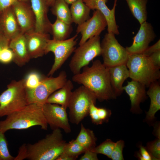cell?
Listing matches in <instances>:
<instances>
[{
    "label": "cell",
    "mask_w": 160,
    "mask_h": 160,
    "mask_svg": "<svg viewBox=\"0 0 160 160\" xmlns=\"http://www.w3.org/2000/svg\"><path fill=\"white\" fill-rule=\"evenodd\" d=\"M83 68L81 72L74 75L73 81L90 90L99 101L116 98L117 96L111 84L108 68L97 60L92 62L91 66Z\"/></svg>",
    "instance_id": "6da1fadb"
},
{
    "label": "cell",
    "mask_w": 160,
    "mask_h": 160,
    "mask_svg": "<svg viewBox=\"0 0 160 160\" xmlns=\"http://www.w3.org/2000/svg\"><path fill=\"white\" fill-rule=\"evenodd\" d=\"M66 143L60 129H55L34 143L22 145L15 160H56L63 152Z\"/></svg>",
    "instance_id": "7a4b0ae2"
},
{
    "label": "cell",
    "mask_w": 160,
    "mask_h": 160,
    "mask_svg": "<svg viewBox=\"0 0 160 160\" xmlns=\"http://www.w3.org/2000/svg\"><path fill=\"white\" fill-rule=\"evenodd\" d=\"M43 105L37 103L28 104L23 108L7 116L0 121V129L5 133L10 129H27L34 126H40L46 130L48 124L44 117Z\"/></svg>",
    "instance_id": "3957f363"
},
{
    "label": "cell",
    "mask_w": 160,
    "mask_h": 160,
    "mask_svg": "<svg viewBox=\"0 0 160 160\" xmlns=\"http://www.w3.org/2000/svg\"><path fill=\"white\" fill-rule=\"evenodd\" d=\"M132 80L148 87L160 77L159 69L155 66L148 57L142 54H129L126 64Z\"/></svg>",
    "instance_id": "277c9868"
},
{
    "label": "cell",
    "mask_w": 160,
    "mask_h": 160,
    "mask_svg": "<svg viewBox=\"0 0 160 160\" xmlns=\"http://www.w3.org/2000/svg\"><path fill=\"white\" fill-rule=\"evenodd\" d=\"M28 104L24 79L12 81L0 95V117L20 110Z\"/></svg>",
    "instance_id": "5b68a950"
},
{
    "label": "cell",
    "mask_w": 160,
    "mask_h": 160,
    "mask_svg": "<svg viewBox=\"0 0 160 160\" xmlns=\"http://www.w3.org/2000/svg\"><path fill=\"white\" fill-rule=\"evenodd\" d=\"M97 100L90 90L82 85L72 92L68 107L70 121L76 124L89 114L90 106Z\"/></svg>",
    "instance_id": "8992f818"
},
{
    "label": "cell",
    "mask_w": 160,
    "mask_h": 160,
    "mask_svg": "<svg viewBox=\"0 0 160 160\" xmlns=\"http://www.w3.org/2000/svg\"><path fill=\"white\" fill-rule=\"evenodd\" d=\"M79 46L74 51V54L69 65L73 75L80 73L82 68L88 65L95 57L101 55L100 35L89 39Z\"/></svg>",
    "instance_id": "52a82bcc"
},
{
    "label": "cell",
    "mask_w": 160,
    "mask_h": 160,
    "mask_svg": "<svg viewBox=\"0 0 160 160\" xmlns=\"http://www.w3.org/2000/svg\"><path fill=\"white\" fill-rule=\"evenodd\" d=\"M67 80L66 73L63 71L56 77L50 76L42 79L39 84L34 89H26L28 104L37 103L43 105L49 97L62 87Z\"/></svg>",
    "instance_id": "ba28073f"
},
{
    "label": "cell",
    "mask_w": 160,
    "mask_h": 160,
    "mask_svg": "<svg viewBox=\"0 0 160 160\" xmlns=\"http://www.w3.org/2000/svg\"><path fill=\"white\" fill-rule=\"evenodd\" d=\"M115 35L112 33H106L101 43L103 63L108 68L126 64L129 55L126 48L118 42Z\"/></svg>",
    "instance_id": "9c48e42d"
},
{
    "label": "cell",
    "mask_w": 160,
    "mask_h": 160,
    "mask_svg": "<svg viewBox=\"0 0 160 160\" xmlns=\"http://www.w3.org/2000/svg\"><path fill=\"white\" fill-rule=\"evenodd\" d=\"M76 34L69 39L63 40H57L50 39L48 41L45 54L50 52L54 54V63L48 74L52 76L59 69L76 49L77 44Z\"/></svg>",
    "instance_id": "30bf717a"
},
{
    "label": "cell",
    "mask_w": 160,
    "mask_h": 160,
    "mask_svg": "<svg viewBox=\"0 0 160 160\" xmlns=\"http://www.w3.org/2000/svg\"><path fill=\"white\" fill-rule=\"evenodd\" d=\"M42 108L48 125L52 129H62L66 133L71 132L66 108L58 104L46 103Z\"/></svg>",
    "instance_id": "8fae6325"
},
{
    "label": "cell",
    "mask_w": 160,
    "mask_h": 160,
    "mask_svg": "<svg viewBox=\"0 0 160 160\" xmlns=\"http://www.w3.org/2000/svg\"><path fill=\"white\" fill-rule=\"evenodd\" d=\"M107 26L106 19L103 14L98 10L94 11L91 17L78 25L77 34L80 33L81 35L79 45L82 44L91 38L100 35Z\"/></svg>",
    "instance_id": "7c38bea8"
},
{
    "label": "cell",
    "mask_w": 160,
    "mask_h": 160,
    "mask_svg": "<svg viewBox=\"0 0 160 160\" xmlns=\"http://www.w3.org/2000/svg\"><path fill=\"white\" fill-rule=\"evenodd\" d=\"M140 25L138 32L133 38L132 45L126 48L129 54H142L156 37L150 23L146 21Z\"/></svg>",
    "instance_id": "4fadbf2b"
},
{
    "label": "cell",
    "mask_w": 160,
    "mask_h": 160,
    "mask_svg": "<svg viewBox=\"0 0 160 160\" xmlns=\"http://www.w3.org/2000/svg\"><path fill=\"white\" fill-rule=\"evenodd\" d=\"M28 52L30 59L43 56L50 39L49 33H44L33 30L24 33Z\"/></svg>",
    "instance_id": "5bb4252c"
},
{
    "label": "cell",
    "mask_w": 160,
    "mask_h": 160,
    "mask_svg": "<svg viewBox=\"0 0 160 160\" xmlns=\"http://www.w3.org/2000/svg\"><path fill=\"white\" fill-rule=\"evenodd\" d=\"M27 1H18L12 6L21 32L24 34L34 30L35 23L33 12Z\"/></svg>",
    "instance_id": "9a60e30c"
},
{
    "label": "cell",
    "mask_w": 160,
    "mask_h": 160,
    "mask_svg": "<svg viewBox=\"0 0 160 160\" xmlns=\"http://www.w3.org/2000/svg\"><path fill=\"white\" fill-rule=\"evenodd\" d=\"M35 20L34 30L44 33H51L52 23L48 17V8L46 0H30Z\"/></svg>",
    "instance_id": "2e32d148"
},
{
    "label": "cell",
    "mask_w": 160,
    "mask_h": 160,
    "mask_svg": "<svg viewBox=\"0 0 160 160\" xmlns=\"http://www.w3.org/2000/svg\"><path fill=\"white\" fill-rule=\"evenodd\" d=\"M84 3L91 10L100 11L105 17L107 23L108 33L115 34L119 33L118 26L117 25L115 17V10L117 0H115L113 8H108L106 3L108 0H83Z\"/></svg>",
    "instance_id": "e0dca14e"
},
{
    "label": "cell",
    "mask_w": 160,
    "mask_h": 160,
    "mask_svg": "<svg viewBox=\"0 0 160 160\" xmlns=\"http://www.w3.org/2000/svg\"><path fill=\"white\" fill-rule=\"evenodd\" d=\"M146 87L137 81L132 80L127 81L123 89L129 95L131 101L130 111L134 113H140L141 112L140 104L147 98Z\"/></svg>",
    "instance_id": "ac0fdd59"
},
{
    "label": "cell",
    "mask_w": 160,
    "mask_h": 160,
    "mask_svg": "<svg viewBox=\"0 0 160 160\" xmlns=\"http://www.w3.org/2000/svg\"><path fill=\"white\" fill-rule=\"evenodd\" d=\"M0 24L4 36L9 40L22 33L12 6L0 12Z\"/></svg>",
    "instance_id": "d6986e66"
},
{
    "label": "cell",
    "mask_w": 160,
    "mask_h": 160,
    "mask_svg": "<svg viewBox=\"0 0 160 160\" xmlns=\"http://www.w3.org/2000/svg\"><path fill=\"white\" fill-rule=\"evenodd\" d=\"M9 47L14 54L13 61L17 65L21 66L30 60L24 33H21L10 41Z\"/></svg>",
    "instance_id": "ffe728a7"
},
{
    "label": "cell",
    "mask_w": 160,
    "mask_h": 160,
    "mask_svg": "<svg viewBox=\"0 0 160 160\" xmlns=\"http://www.w3.org/2000/svg\"><path fill=\"white\" fill-rule=\"evenodd\" d=\"M111 84L117 96L123 92V84L129 77V72L126 64L108 68Z\"/></svg>",
    "instance_id": "44dd1931"
},
{
    "label": "cell",
    "mask_w": 160,
    "mask_h": 160,
    "mask_svg": "<svg viewBox=\"0 0 160 160\" xmlns=\"http://www.w3.org/2000/svg\"><path fill=\"white\" fill-rule=\"evenodd\" d=\"M148 87L146 94L150 97L151 103L145 120L151 123L155 119V114L160 109V86L156 81L151 83Z\"/></svg>",
    "instance_id": "7402d4cb"
},
{
    "label": "cell",
    "mask_w": 160,
    "mask_h": 160,
    "mask_svg": "<svg viewBox=\"0 0 160 160\" xmlns=\"http://www.w3.org/2000/svg\"><path fill=\"white\" fill-rule=\"evenodd\" d=\"M73 87L72 81L67 80L62 87L54 92L49 97L46 103L59 105L67 108Z\"/></svg>",
    "instance_id": "603a6c76"
},
{
    "label": "cell",
    "mask_w": 160,
    "mask_h": 160,
    "mask_svg": "<svg viewBox=\"0 0 160 160\" xmlns=\"http://www.w3.org/2000/svg\"><path fill=\"white\" fill-rule=\"evenodd\" d=\"M71 4L70 10L72 23L79 25L90 18L91 9L83 0H78Z\"/></svg>",
    "instance_id": "cb8c5ba5"
},
{
    "label": "cell",
    "mask_w": 160,
    "mask_h": 160,
    "mask_svg": "<svg viewBox=\"0 0 160 160\" xmlns=\"http://www.w3.org/2000/svg\"><path fill=\"white\" fill-rule=\"evenodd\" d=\"M148 0H125L133 16L140 24L147 19L146 5Z\"/></svg>",
    "instance_id": "d4e9b609"
},
{
    "label": "cell",
    "mask_w": 160,
    "mask_h": 160,
    "mask_svg": "<svg viewBox=\"0 0 160 160\" xmlns=\"http://www.w3.org/2000/svg\"><path fill=\"white\" fill-rule=\"evenodd\" d=\"M68 4L64 0H55L51 6V10L57 19L71 25L72 22Z\"/></svg>",
    "instance_id": "484cf974"
},
{
    "label": "cell",
    "mask_w": 160,
    "mask_h": 160,
    "mask_svg": "<svg viewBox=\"0 0 160 160\" xmlns=\"http://www.w3.org/2000/svg\"><path fill=\"white\" fill-rule=\"evenodd\" d=\"M71 25L56 18L55 22L51 24V33L53 39L57 40L67 39L72 31Z\"/></svg>",
    "instance_id": "4316f807"
},
{
    "label": "cell",
    "mask_w": 160,
    "mask_h": 160,
    "mask_svg": "<svg viewBox=\"0 0 160 160\" xmlns=\"http://www.w3.org/2000/svg\"><path fill=\"white\" fill-rule=\"evenodd\" d=\"M76 140L86 150H92L96 147L97 139L93 131L86 128L82 124Z\"/></svg>",
    "instance_id": "83f0119b"
},
{
    "label": "cell",
    "mask_w": 160,
    "mask_h": 160,
    "mask_svg": "<svg viewBox=\"0 0 160 160\" xmlns=\"http://www.w3.org/2000/svg\"><path fill=\"white\" fill-rule=\"evenodd\" d=\"M86 150L75 140H72L66 143L62 153L76 159L78 156L84 153Z\"/></svg>",
    "instance_id": "f1b7e54d"
},
{
    "label": "cell",
    "mask_w": 160,
    "mask_h": 160,
    "mask_svg": "<svg viewBox=\"0 0 160 160\" xmlns=\"http://www.w3.org/2000/svg\"><path fill=\"white\" fill-rule=\"evenodd\" d=\"M115 145V143L110 139H107L92 150L97 154H102L110 158Z\"/></svg>",
    "instance_id": "f546056e"
},
{
    "label": "cell",
    "mask_w": 160,
    "mask_h": 160,
    "mask_svg": "<svg viewBox=\"0 0 160 160\" xmlns=\"http://www.w3.org/2000/svg\"><path fill=\"white\" fill-rule=\"evenodd\" d=\"M4 133L0 129V160H14L9 152Z\"/></svg>",
    "instance_id": "4dcf8cb0"
},
{
    "label": "cell",
    "mask_w": 160,
    "mask_h": 160,
    "mask_svg": "<svg viewBox=\"0 0 160 160\" xmlns=\"http://www.w3.org/2000/svg\"><path fill=\"white\" fill-rule=\"evenodd\" d=\"M42 79L37 72H33L29 73L24 79V84L26 89H33L40 84Z\"/></svg>",
    "instance_id": "1f68e13d"
},
{
    "label": "cell",
    "mask_w": 160,
    "mask_h": 160,
    "mask_svg": "<svg viewBox=\"0 0 160 160\" xmlns=\"http://www.w3.org/2000/svg\"><path fill=\"white\" fill-rule=\"evenodd\" d=\"M154 160L160 159V139H156L148 142L145 147Z\"/></svg>",
    "instance_id": "d6a6232c"
},
{
    "label": "cell",
    "mask_w": 160,
    "mask_h": 160,
    "mask_svg": "<svg viewBox=\"0 0 160 160\" xmlns=\"http://www.w3.org/2000/svg\"><path fill=\"white\" fill-rule=\"evenodd\" d=\"M124 143L122 140H120L115 143V145L110 158L113 160H124L123 151Z\"/></svg>",
    "instance_id": "836d02e7"
},
{
    "label": "cell",
    "mask_w": 160,
    "mask_h": 160,
    "mask_svg": "<svg viewBox=\"0 0 160 160\" xmlns=\"http://www.w3.org/2000/svg\"><path fill=\"white\" fill-rule=\"evenodd\" d=\"M14 54L9 47L3 48L0 52V62L3 63L7 64L13 61Z\"/></svg>",
    "instance_id": "e575fe53"
},
{
    "label": "cell",
    "mask_w": 160,
    "mask_h": 160,
    "mask_svg": "<svg viewBox=\"0 0 160 160\" xmlns=\"http://www.w3.org/2000/svg\"><path fill=\"white\" fill-rule=\"evenodd\" d=\"M111 114V111L109 109L104 108H98L97 116L102 124L108 120Z\"/></svg>",
    "instance_id": "d590c367"
},
{
    "label": "cell",
    "mask_w": 160,
    "mask_h": 160,
    "mask_svg": "<svg viewBox=\"0 0 160 160\" xmlns=\"http://www.w3.org/2000/svg\"><path fill=\"white\" fill-rule=\"evenodd\" d=\"M95 104L92 103L90 105L89 114L93 123L96 125L102 124L97 116V111L98 108L95 106Z\"/></svg>",
    "instance_id": "8d00e7d4"
},
{
    "label": "cell",
    "mask_w": 160,
    "mask_h": 160,
    "mask_svg": "<svg viewBox=\"0 0 160 160\" xmlns=\"http://www.w3.org/2000/svg\"><path fill=\"white\" fill-rule=\"evenodd\" d=\"M139 148V152L137 154V156L139 159L140 160H154L145 147L140 145Z\"/></svg>",
    "instance_id": "74e56055"
},
{
    "label": "cell",
    "mask_w": 160,
    "mask_h": 160,
    "mask_svg": "<svg viewBox=\"0 0 160 160\" xmlns=\"http://www.w3.org/2000/svg\"><path fill=\"white\" fill-rule=\"evenodd\" d=\"M159 51H160V39L152 46L148 47L142 54L146 56L149 57L154 53Z\"/></svg>",
    "instance_id": "f35d334b"
},
{
    "label": "cell",
    "mask_w": 160,
    "mask_h": 160,
    "mask_svg": "<svg viewBox=\"0 0 160 160\" xmlns=\"http://www.w3.org/2000/svg\"><path fill=\"white\" fill-rule=\"evenodd\" d=\"M80 158V160H97V154L92 150H87Z\"/></svg>",
    "instance_id": "ab89813d"
},
{
    "label": "cell",
    "mask_w": 160,
    "mask_h": 160,
    "mask_svg": "<svg viewBox=\"0 0 160 160\" xmlns=\"http://www.w3.org/2000/svg\"><path fill=\"white\" fill-rule=\"evenodd\" d=\"M19 1H28V0H0V12Z\"/></svg>",
    "instance_id": "60d3db41"
},
{
    "label": "cell",
    "mask_w": 160,
    "mask_h": 160,
    "mask_svg": "<svg viewBox=\"0 0 160 160\" xmlns=\"http://www.w3.org/2000/svg\"><path fill=\"white\" fill-rule=\"evenodd\" d=\"M153 64L158 68H160V51L154 53L148 57Z\"/></svg>",
    "instance_id": "b9f144b4"
},
{
    "label": "cell",
    "mask_w": 160,
    "mask_h": 160,
    "mask_svg": "<svg viewBox=\"0 0 160 160\" xmlns=\"http://www.w3.org/2000/svg\"><path fill=\"white\" fill-rule=\"evenodd\" d=\"M10 41L4 36L0 37V52L3 48L9 47Z\"/></svg>",
    "instance_id": "7bdbcfd3"
},
{
    "label": "cell",
    "mask_w": 160,
    "mask_h": 160,
    "mask_svg": "<svg viewBox=\"0 0 160 160\" xmlns=\"http://www.w3.org/2000/svg\"><path fill=\"white\" fill-rule=\"evenodd\" d=\"M155 126L154 129L155 135L157 138L160 139V125L158 124L157 125H156Z\"/></svg>",
    "instance_id": "ee69618b"
},
{
    "label": "cell",
    "mask_w": 160,
    "mask_h": 160,
    "mask_svg": "<svg viewBox=\"0 0 160 160\" xmlns=\"http://www.w3.org/2000/svg\"><path fill=\"white\" fill-rule=\"evenodd\" d=\"M47 3L49 6H51L55 0H46Z\"/></svg>",
    "instance_id": "f6af8a7d"
},
{
    "label": "cell",
    "mask_w": 160,
    "mask_h": 160,
    "mask_svg": "<svg viewBox=\"0 0 160 160\" xmlns=\"http://www.w3.org/2000/svg\"><path fill=\"white\" fill-rule=\"evenodd\" d=\"M68 4H72L78 0H64Z\"/></svg>",
    "instance_id": "bcb514c9"
},
{
    "label": "cell",
    "mask_w": 160,
    "mask_h": 160,
    "mask_svg": "<svg viewBox=\"0 0 160 160\" xmlns=\"http://www.w3.org/2000/svg\"><path fill=\"white\" fill-rule=\"evenodd\" d=\"M4 34L1 28L0 24V37L4 36Z\"/></svg>",
    "instance_id": "7dc6e473"
}]
</instances>
